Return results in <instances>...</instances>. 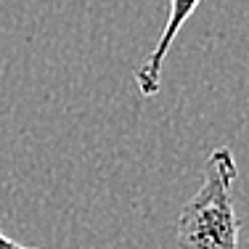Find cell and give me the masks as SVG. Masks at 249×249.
I'll return each instance as SVG.
<instances>
[{
    "label": "cell",
    "instance_id": "6da1fadb",
    "mask_svg": "<svg viewBox=\"0 0 249 249\" xmlns=\"http://www.w3.org/2000/svg\"><path fill=\"white\" fill-rule=\"evenodd\" d=\"M236 178L239 164L228 146H220L207 157L199 191L178 215V249H239L241 220L233 207Z\"/></svg>",
    "mask_w": 249,
    "mask_h": 249
},
{
    "label": "cell",
    "instance_id": "7a4b0ae2",
    "mask_svg": "<svg viewBox=\"0 0 249 249\" xmlns=\"http://www.w3.org/2000/svg\"><path fill=\"white\" fill-rule=\"evenodd\" d=\"M201 0H170V16H167V24H164L162 35H159L154 51L146 56V61L135 69V85H138L141 96L151 98L159 93V82H162V67H164V58H167L170 48H173L178 32L183 29V24L188 21V16L199 8Z\"/></svg>",
    "mask_w": 249,
    "mask_h": 249
},
{
    "label": "cell",
    "instance_id": "3957f363",
    "mask_svg": "<svg viewBox=\"0 0 249 249\" xmlns=\"http://www.w3.org/2000/svg\"><path fill=\"white\" fill-rule=\"evenodd\" d=\"M0 249H37V247H24V244H19V241H14L11 236H5L3 228H0Z\"/></svg>",
    "mask_w": 249,
    "mask_h": 249
}]
</instances>
